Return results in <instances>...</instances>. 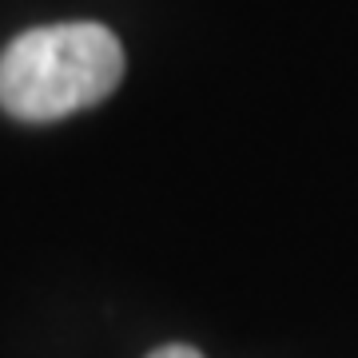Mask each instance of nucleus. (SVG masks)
<instances>
[{"mask_svg": "<svg viewBox=\"0 0 358 358\" xmlns=\"http://www.w3.org/2000/svg\"><path fill=\"white\" fill-rule=\"evenodd\" d=\"M120 80L124 48L92 20L32 28L0 52V108L32 124L108 100Z\"/></svg>", "mask_w": 358, "mask_h": 358, "instance_id": "nucleus-1", "label": "nucleus"}, {"mask_svg": "<svg viewBox=\"0 0 358 358\" xmlns=\"http://www.w3.org/2000/svg\"><path fill=\"white\" fill-rule=\"evenodd\" d=\"M148 358H203L199 355V350H195V346H159V350H155V355H148Z\"/></svg>", "mask_w": 358, "mask_h": 358, "instance_id": "nucleus-2", "label": "nucleus"}]
</instances>
